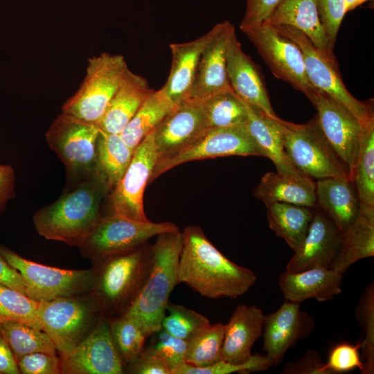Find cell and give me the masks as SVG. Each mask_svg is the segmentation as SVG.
<instances>
[{
  "mask_svg": "<svg viewBox=\"0 0 374 374\" xmlns=\"http://www.w3.org/2000/svg\"><path fill=\"white\" fill-rule=\"evenodd\" d=\"M271 229L294 251L302 244L313 216V208L275 202L265 205Z\"/></svg>",
  "mask_w": 374,
  "mask_h": 374,
  "instance_id": "obj_31",
  "label": "cell"
},
{
  "mask_svg": "<svg viewBox=\"0 0 374 374\" xmlns=\"http://www.w3.org/2000/svg\"><path fill=\"white\" fill-rule=\"evenodd\" d=\"M285 150L294 166L314 179L349 178V170L324 135L317 115L303 124L276 119Z\"/></svg>",
  "mask_w": 374,
  "mask_h": 374,
  "instance_id": "obj_5",
  "label": "cell"
},
{
  "mask_svg": "<svg viewBox=\"0 0 374 374\" xmlns=\"http://www.w3.org/2000/svg\"><path fill=\"white\" fill-rule=\"evenodd\" d=\"M166 311L168 314L163 319L161 328L187 342L211 325L205 316L182 305L168 303Z\"/></svg>",
  "mask_w": 374,
  "mask_h": 374,
  "instance_id": "obj_40",
  "label": "cell"
},
{
  "mask_svg": "<svg viewBox=\"0 0 374 374\" xmlns=\"http://www.w3.org/2000/svg\"><path fill=\"white\" fill-rule=\"evenodd\" d=\"M316 206L344 233L354 222L359 200L349 178L329 177L315 181Z\"/></svg>",
  "mask_w": 374,
  "mask_h": 374,
  "instance_id": "obj_26",
  "label": "cell"
},
{
  "mask_svg": "<svg viewBox=\"0 0 374 374\" xmlns=\"http://www.w3.org/2000/svg\"><path fill=\"white\" fill-rule=\"evenodd\" d=\"M374 256V206L359 204L358 214L342 233L331 269L344 274L352 265Z\"/></svg>",
  "mask_w": 374,
  "mask_h": 374,
  "instance_id": "obj_27",
  "label": "cell"
},
{
  "mask_svg": "<svg viewBox=\"0 0 374 374\" xmlns=\"http://www.w3.org/2000/svg\"><path fill=\"white\" fill-rule=\"evenodd\" d=\"M0 325L2 335L16 360L33 353L57 354L54 344L42 330L17 321L4 322Z\"/></svg>",
  "mask_w": 374,
  "mask_h": 374,
  "instance_id": "obj_35",
  "label": "cell"
},
{
  "mask_svg": "<svg viewBox=\"0 0 374 374\" xmlns=\"http://www.w3.org/2000/svg\"><path fill=\"white\" fill-rule=\"evenodd\" d=\"M206 129L202 100L188 98L175 105L154 130L158 160L177 152Z\"/></svg>",
  "mask_w": 374,
  "mask_h": 374,
  "instance_id": "obj_17",
  "label": "cell"
},
{
  "mask_svg": "<svg viewBox=\"0 0 374 374\" xmlns=\"http://www.w3.org/2000/svg\"><path fill=\"white\" fill-rule=\"evenodd\" d=\"M274 366L267 355L256 353L247 361L232 364L222 359L204 368L193 366L186 363L172 371L171 374H230L233 373H251L266 371Z\"/></svg>",
  "mask_w": 374,
  "mask_h": 374,
  "instance_id": "obj_42",
  "label": "cell"
},
{
  "mask_svg": "<svg viewBox=\"0 0 374 374\" xmlns=\"http://www.w3.org/2000/svg\"><path fill=\"white\" fill-rule=\"evenodd\" d=\"M152 245L147 243L127 252L95 261L89 292L104 314L120 316L130 307L151 267Z\"/></svg>",
  "mask_w": 374,
  "mask_h": 374,
  "instance_id": "obj_4",
  "label": "cell"
},
{
  "mask_svg": "<svg viewBox=\"0 0 374 374\" xmlns=\"http://www.w3.org/2000/svg\"><path fill=\"white\" fill-rule=\"evenodd\" d=\"M0 283L28 296V287L21 274L12 267L0 254Z\"/></svg>",
  "mask_w": 374,
  "mask_h": 374,
  "instance_id": "obj_50",
  "label": "cell"
},
{
  "mask_svg": "<svg viewBox=\"0 0 374 374\" xmlns=\"http://www.w3.org/2000/svg\"><path fill=\"white\" fill-rule=\"evenodd\" d=\"M37 301L0 283V323L17 321L42 330L37 314Z\"/></svg>",
  "mask_w": 374,
  "mask_h": 374,
  "instance_id": "obj_38",
  "label": "cell"
},
{
  "mask_svg": "<svg viewBox=\"0 0 374 374\" xmlns=\"http://www.w3.org/2000/svg\"><path fill=\"white\" fill-rule=\"evenodd\" d=\"M150 345L165 362L172 372L186 363L188 342L178 338L161 328L155 332Z\"/></svg>",
  "mask_w": 374,
  "mask_h": 374,
  "instance_id": "obj_43",
  "label": "cell"
},
{
  "mask_svg": "<svg viewBox=\"0 0 374 374\" xmlns=\"http://www.w3.org/2000/svg\"><path fill=\"white\" fill-rule=\"evenodd\" d=\"M224 333L223 323L211 324L188 341L186 363L193 366L204 368L220 361Z\"/></svg>",
  "mask_w": 374,
  "mask_h": 374,
  "instance_id": "obj_37",
  "label": "cell"
},
{
  "mask_svg": "<svg viewBox=\"0 0 374 374\" xmlns=\"http://www.w3.org/2000/svg\"><path fill=\"white\" fill-rule=\"evenodd\" d=\"M215 31L216 25L193 41L170 44L172 64L162 89L175 105L190 97L201 55Z\"/></svg>",
  "mask_w": 374,
  "mask_h": 374,
  "instance_id": "obj_22",
  "label": "cell"
},
{
  "mask_svg": "<svg viewBox=\"0 0 374 374\" xmlns=\"http://www.w3.org/2000/svg\"><path fill=\"white\" fill-rule=\"evenodd\" d=\"M316 350H309L299 359L287 362L281 371L287 374H328Z\"/></svg>",
  "mask_w": 374,
  "mask_h": 374,
  "instance_id": "obj_48",
  "label": "cell"
},
{
  "mask_svg": "<svg viewBox=\"0 0 374 374\" xmlns=\"http://www.w3.org/2000/svg\"><path fill=\"white\" fill-rule=\"evenodd\" d=\"M181 246L182 233L179 230L157 235L152 245V260L146 278L130 307L122 314L135 322L148 337L161 328L169 297L179 283Z\"/></svg>",
  "mask_w": 374,
  "mask_h": 374,
  "instance_id": "obj_3",
  "label": "cell"
},
{
  "mask_svg": "<svg viewBox=\"0 0 374 374\" xmlns=\"http://www.w3.org/2000/svg\"><path fill=\"white\" fill-rule=\"evenodd\" d=\"M350 178L359 203L374 206V122L364 127Z\"/></svg>",
  "mask_w": 374,
  "mask_h": 374,
  "instance_id": "obj_34",
  "label": "cell"
},
{
  "mask_svg": "<svg viewBox=\"0 0 374 374\" xmlns=\"http://www.w3.org/2000/svg\"><path fill=\"white\" fill-rule=\"evenodd\" d=\"M158 160L154 131L135 148L124 175L111 191V214L147 222L143 195Z\"/></svg>",
  "mask_w": 374,
  "mask_h": 374,
  "instance_id": "obj_14",
  "label": "cell"
},
{
  "mask_svg": "<svg viewBox=\"0 0 374 374\" xmlns=\"http://www.w3.org/2000/svg\"><path fill=\"white\" fill-rule=\"evenodd\" d=\"M342 232L330 217L318 206L301 246L294 251L286 271H301L314 267L329 269L337 253Z\"/></svg>",
  "mask_w": 374,
  "mask_h": 374,
  "instance_id": "obj_19",
  "label": "cell"
},
{
  "mask_svg": "<svg viewBox=\"0 0 374 374\" xmlns=\"http://www.w3.org/2000/svg\"><path fill=\"white\" fill-rule=\"evenodd\" d=\"M181 233L179 283L213 299H236L255 284V273L224 256L199 226H188Z\"/></svg>",
  "mask_w": 374,
  "mask_h": 374,
  "instance_id": "obj_1",
  "label": "cell"
},
{
  "mask_svg": "<svg viewBox=\"0 0 374 374\" xmlns=\"http://www.w3.org/2000/svg\"><path fill=\"white\" fill-rule=\"evenodd\" d=\"M134 152L120 134L108 133L100 129L96 173L104 180L109 191L112 190L124 175Z\"/></svg>",
  "mask_w": 374,
  "mask_h": 374,
  "instance_id": "obj_32",
  "label": "cell"
},
{
  "mask_svg": "<svg viewBox=\"0 0 374 374\" xmlns=\"http://www.w3.org/2000/svg\"><path fill=\"white\" fill-rule=\"evenodd\" d=\"M228 21L216 24V31L204 48L199 60L190 98L205 99L212 96L233 91L226 72Z\"/></svg>",
  "mask_w": 374,
  "mask_h": 374,
  "instance_id": "obj_21",
  "label": "cell"
},
{
  "mask_svg": "<svg viewBox=\"0 0 374 374\" xmlns=\"http://www.w3.org/2000/svg\"><path fill=\"white\" fill-rule=\"evenodd\" d=\"M99 132L96 123L64 112L49 127L46 141L64 164L68 177L81 181L96 173Z\"/></svg>",
  "mask_w": 374,
  "mask_h": 374,
  "instance_id": "obj_9",
  "label": "cell"
},
{
  "mask_svg": "<svg viewBox=\"0 0 374 374\" xmlns=\"http://www.w3.org/2000/svg\"><path fill=\"white\" fill-rule=\"evenodd\" d=\"M275 77L302 92L310 101L316 89L310 82L299 46L267 22L240 26Z\"/></svg>",
  "mask_w": 374,
  "mask_h": 374,
  "instance_id": "obj_11",
  "label": "cell"
},
{
  "mask_svg": "<svg viewBox=\"0 0 374 374\" xmlns=\"http://www.w3.org/2000/svg\"><path fill=\"white\" fill-rule=\"evenodd\" d=\"M265 315L256 305L242 304L224 325L222 359L232 364L247 361L263 330Z\"/></svg>",
  "mask_w": 374,
  "mask_h": 374,
  "instance_id": "obj_23",
  "label": "cell"
},
{
  "mask_svg": "<svg viewBox=\"0 0 374 374\" xmlns=\"http://www.w3.org/2000/svg\"><path fill=\"white\" fill-rule=\"evenodd\" d=\"M37 314L42 330L52 340L58 354L79 344L105 315L89 293L37 301Z\"/></svg>",
  "mask_w": 374,
  "mask_h": 374,
  "instance_id": "obj_6",
  "label": "cell"
},
{
  "mask_svg": "<svg viewBox=\"0 0 374 374\" xmlns=\"http://www.w3.org/2000/svg\"><path fill=\"white\" fill-rule=\"evenodd\" d=\"M153 91L145 78L129 69L96 124L105 132L121 134Z\"/></svg>",
  "mask_w": 374,
  "mask_h": 374,
  "instance_id": "obj_25",
  "label": "cell"
},
{
  "mask_svg": "<svg viewBox=\"0 0 374 374\" xmlns=\"http://www.w3.org/2000/svg\"><path fill=\"white\" fill-rule=\"evenodd\" d=\"M123 368L124 373L132 374H171L167 364L150 346L144 347Z\"/></svg>",
  "mask_w": 374,
  "mask_h": 374,
  "instance_id": "obj_47",
  "label": "cell"
},
{
  "mask_svg": "<svg viewBox=\"0 0 374 374\" xmlns=\"http://www.w3.org/2000/svg\"><path fill=\"white\" fill-rule=\"evenodd\" d=\"M226 58L227 76L233 91L244 102L269 117L278 118L260 71L242 49L232 24L227 35Z\"/></svg>",
  "mask_w": 374,
  "mask_h": 374,
  "instance_id": "obj_18",
  "label": "cell"
},
{
  "mask_svg": "<svg viewBox=\"0 0 374 374\" xmlns=\"http://www.w3.org/2000/svg\"><path fill=\"white\" fill-rule=\"evenodd\" d=\"M202 101L208 128L246 126L248 121L246 107L234 91L218 93Z\"/></svg>",
  "mask_w": 374,
  "mask_h": 374,
  "instance_id": "obj_36",
  "label": "cell"
},
{
  "mask_svg": "<svg viewBox=\"0 0 374 374\" xmlns=\"http://www.w3.org/2000/svg\"><path fill=\"white\" fill-rule=\"evenodd\" d=\"M368 0H345L346 13L355 9L357 6L362 5Z\"/></svg>",
  "mask_w": 374,
  "mask_h": 374,
  "instance_id": "obj_53",
  "label": "cell"
},
{
  "mask_svg": "<svg viewBox=\"0 0 374 374\" xmlns=\"http://www.w3.org/2000/svg\"><path fill=\"white\" fill-rule=\"evenodd\" d=\"M310 102L317 111L324 135L347 166L350 177L364 126L347 108L322 91L316 89Z\"/></svg>",
  "mask_w": 374,
  "mask_h": 374,
  "instance_id": "obj_16",
  "label": "cell"
},
{
  "mask_svg": "<svg viewBox=\"0 0 374 374\" xmlns=\"http://www.w3.org/2000/svg\"><path fill=\"white\" fill-rule=\"evenodd\" d=\"M109 326L114 344L124 367L141 353L148 337L135 322L123 315L110 317Z\"/></svg>",
  "mask_w": 374,
  "mask_h": 374,
  "instance_id": "obj_39",
  "label": "cell"
},
{
  "mask_svg": "<svg viewBox=\"0 0 374 374\" xmlns=\"http://www.w3.org/2000/svg\"><path fill=\"white\" fill-rule=\"evenodd\" d=\"M17 360L4 339L0 325V374H19Z\"/></svg>",
  "mask_w": 374,
  "mask_h": 374,
  "instance_id": "obj_52",
  "label": "cell"
},
{
  "mask_svg": "<svg viewBox=\"0 0 374 374\" xmlns=\"http://www.w3.org/2000/svg\"><path fill=\"white\" fill-rule=\"evenodd\" d=\"M253 195L265 205L283 202L316 206L315 181L305 175L292 177L268 172L255 188Z\"/></svg>",
  "mask_w": 374,
  "mask_h": 374,
  "instance_id": "obj_30",
  "label": "cell"
},
{
  "mask_svg": "<svg viewBox=\"0 0 374 374\" xmlns=\"http://www.w3.org/2000/svg\"><path fill=\"white\" fill-rule=\"evenodd\" d=\"M109 319L104 315L83 341L69 351L59 354L61 373H124L123 364L112 337Z\"/></svg>",
  "mask_w": 374,
  "mask_h": 374,
  "instance_id": "obj_15",
  "label": "cell"
},
{
  "mask_svg": "<svg viewBox=\"0 0 374 374\" xmlns=\"http://www.w3.org/2000/svg\"><path fill=\"white\" fill-rule=\"evenodd\" d=\"M321 23L334 47L339 27L346 14L345 0H316Z\"/></svg>",
  "mask_w": 374,
  "mask_h": 374,
  "instance_id": "obj_45",
  "label": "cell"
},
{
  "mask_svg": "<svg viewBox=\"0 0 374 374\" xmlns=\"http://www.w3.org/2000/svg\"><path fill=\"white\" fill-rule=\"evenodd\" d=\"M282 0H247L240 25H256L266 21Z\"/></svg>",
  "mask_w": 374,
  "mask_h": 374,
  "instance_id": "obj_49",
  "label": "cell"
},
{
  "mask_svg": "<svg viewBox=\"0 0 374 374\" xmlns=\"http://www.w3.org/2000/svg\"><path fill=\"white\" fill-rule=\"evenodd\" d=\"M361 343L352 344L341 342L335 345L330 350L324 369L328 374L344 373L359 368H364L363 361L359 356Z\"/></svg>",
  "mask_w": 374,
  "mask_h": 374,
  "instance_id": "obj_44",
  "label": "cell"
},
{
  "mask_svg": "<svg viewBox=\"0 0 374 374\" xmlns=\"http://www.w3.org/2000/svg\"><path fill=\"white\" fill-rule=\"evenodd\" d=\"M177 231V226L170 222H141L109 214L102 216L79 248L84 257L95 262L134 250L155 235Z\"/></svg>",
  "mask_w": 374,
  "mask_h": 374,
  "instance_id": "obj_10",
  "label": "cell"
},
{
  "mask_svg": "<svg viewBox=\"0 0 374 374\" xmlns=\"http://www.w3.org/2000/svg\"><path fill=\"white\" fill-rule=\"evenodd\" d=\"M276 27L300 48L308 78L315 89L326 93L344 105L363 126L374 122L373 103L359 101L349 92L341 79L335 55L320 51L303 33L293 26Z\"/></svg>",
  "mask_w": 374,
  "mask_h": 374,
  "instance_id": "obj_8",
  "label": "cell"
},
{
  "mask_svg": "<svg viewBox=\"0 0 374 374\" xmlns=\"http://www.w3.org/2000/svg\"><path fill=\"white\" fill-rule=\"evenodd\" d=\"M356 317L363 330L361 343L364 368L362 374L374 373V284L364 289L356 310Z\"/></svg>",
  "mask_w": 374,
  "mask_h": 374,
  "instance_id": "obj_41",
  "label": "cell"
},
{
  "mask_svg": "<svg viewBox=\"0 0 374 374\" xmlns=\"http://www.w3.org/2000/svg\"><path fill=\"white\" fill-rule=\"evenodd\" d=\"M343 274L331 268L314 267L301 271L282 272L278 285L286 301L301 303L332 299L341 292Z\"/></svg>",
  "mask_w": 374,
  "mask_h": 374,
  "instance_id": "obj_24",
  "label": "cell"
},
{
  "mask_svg": "<svg viewBox=\"0 0 374 374\" xmlns=\"http://www.w3.org/2000/svg\"><path fill=\"white\" fill-rule=\"evenodd\" d=\"M15 171L10 165H0V212L14 197Z\"/></svg>",
  "mask_w": 374,
  "mask_h": 374,
  "instance_id": "obj_51",
  "label": "cell"
},
{
  "mask_svg": "<svg viewBox=\"0 0 374 374\" xmlns=\"http://www.w3.org/2000/svg\"><path fill=\"white\" fill-rule=\"evenodd\" d=\"M251 155L265 157L245 126L208 128L177 152L157 160L149 182L186 162L219 157Z\"/></svg>",
  "mask_w": 374,
  "mask_h": 374,
  "instance_id": "obj_13",
  "label": "cell"
},
{
  "mask_svg": "<svg viewBox=\"0 0 374 374\" xmlns=\"http://www.w3.org/2000/svg\"><path fill=\"white\" fill-rule=\"evenodd\" d=\"M175 106L162 88L153 91L120 134L122 139L129 147L135 150Z\"/></svg>",
  "mask_w": 374,
  "mask_h": 374,
  "instance_id": "obj_33",
  "label": "cell"
},
{
  "mask_svg": "<svg viewBox=\"0 0 374 374\" xmlns=\"http://www.w3.org/2000/svg\"><path fill=\"white\" fill-rule=\"evenodd\" d=\"M108 191L96 173L78 182L72 190L35 213L36 231L47 240L79 247L102 217L100 204Z\"/></svg>",
  "mask_w": 374,
  "mask_h": 374,
  "instance_id": "obj_2",
  "label": "cell"
},
{
  "mask_svg": "<svg viewBox=\"0 0 374 374\" xmlns=\"http://www.w3.org/2000/svg\"><path fill=\"white\" fill-rule=\"evenodd\" d=\"M17 362L23 374L61 373L60 359L57 354L33 353L22 356Z\"/></svg>",
  "mask_w": 374,
  "mask_h": 374,
  "instance_id": "obj_46",
  "label": "cell"
},
{
  "mask_svg": "<svg viewBox=\"0 0 374 374\" xmlns=\"http://www.w3.org/2000/svg\"><path fill=\"white\" fill-rule=\"evenodd\" d=\"M265 22L275 26H293L303 33L320 51L335 55L334 47L321 23L316 0H282Z\"/></svg>",
  "mask_w": 374,
  "mask_h": 374,
  "instance_id": "obj_28",
  "label": "cell"
},
{
  "mask_svg": "<svg viewBox=\"0 0 374 374\" xmlns=\"http://www.w3.org/2000/svg\"><path fill=\"white\" fill-rule=\"evenodd\" d=\"M129 68L123 55L103 53L89 59L85 78L62 112L97 123Z\"/></svg>",
  "mask_w": 374,
  "mask_h": 374,
  "instance_id": "obj_7",
  "label": "cell"
},
{
  "mask_svg": "<svg viewBox=\"0 0 374 374\" xmlns=\"http://www.w3.org/2000/svg\"><path fill=\"white\" fill-rule=\"evenodd\" d=\"M0 254L26 281L28 296L37 301H48L89 293L93 279L92 268L64 269L39 264L0 247Z\"/></svg>",
  "mask_w": 374,
  "mask_h": 374,
  "instance_id": "obj_12",
  "label": "cell"
},
{
  "mask_svg": "<svg viewBox=\"0 0 374 374\" xmlns=\"http://www.w3.org/2000/svg\"><path fill=\"white\" fill-rule=\"evenodd\" d=\"M314 328L313 319L301 310L300 303L285 300L276 312L265 315L263 350L276 366L287 350L308 337Z\"/></svg>",
  "mask_w": 374,
  "mask_h": 374,
  "instance_id": "obj_20",
  "label": "cell"
},
{
  "mask_svg": "<svg viewBox=\"0 0 374 374\" xmlns=\"http://www.w3.org/2000/svg\"><path fill=\"white\" fill-rule=\"evenodd\" d=\"M243 103L248 116L245 127L261 148L265 157L273 162L277 172L287 176H305L294 166L285 150L277 118H271L258 108L244 100Z\"/></svg>",
  "mask_w": 374,
  "mask_h": 374,
  "instance_id": "obj_29",
  "label": "cell"
}]
</instances>
